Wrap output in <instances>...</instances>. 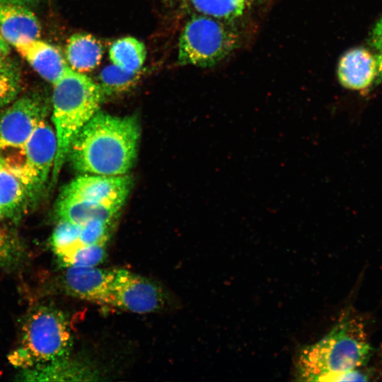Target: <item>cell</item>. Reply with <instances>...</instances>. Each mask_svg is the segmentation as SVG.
<instances>
[{
	"mask_svg": "<svg viewBox=\"0 0 382 382\" xmlns=\"http://www.w3.org/2000/svg\"><path fill=\"white\" fill-rule=\"evenodd\" d=\"M22 325L19 345L8 356L12 366L23 370L69 357L72 337L62 311L51 306H37Z\"/></svg>",
	"mask_w": 382,
	"mask_h": 382,
	"instance_id": "cell-4",
	"label": "cell"
},
{
	"mask_svg": "<svg viewBox=\"0 0 382 382\" xmlns=\"http://www.w3.org/2000/svg\"><path fill=\"white\" fill-rule=\"evenodd\" d=\"M67 268L64 277V285L70 295L108 305L115 270L96 267Z\"/></svg>",
	"mask_w": 382,
	"mask_h": 382,
	"instance_id": "cell-10",
	"label": "cell"
},
{
	"mask_svg": "<svg viewBox=\"0 0 382 382\" xmlns=\"http://www.w3.org/2000/svg\"><path fill=\"white\" fill-rule=\"evenodd\" d=\"M112 221L93 220L81 226L80 243L81 245H106Z\"/></svg>",
	"mask_w": 382,
	"mask_h": 382,
	"instance_id": "cell-25",
	"label": "cell"
},
{
	"mask_svg": "<svg viewBox=\"0 0 382 382\" xmlns=\"http://www.w3.org/2000/svg\"><path fill=\"white\" fill-rule=\"evenodd\" d=\"M337 73L343 87L355 91L365 89L378 76L376 55L362 47L352 48L340 57Z\"/></svg>",
	"mask_w": 382,
	"mask_h": 382,
	"instance_id": "cell-11",
	"label": "cell"
},
{
	"mask_svg": "<svg viewBox=\"0 0 382 382\" xmlns=\"http://www.w3.org/2000/svg\"><path fill=\"white\" fill-rule=\"evenodd\" d=\"M120 208L83 199L59 196L56 212L59 219L83 226L93 220L112 221Z\"/></svg>",
	"mask_w": 382,
	"mask_h": 382,
	"instance_id": "cell-14",
	"label": "cell"
},
{
	"mask_svg": "<svg viewBox=\"0 0 382 382\" xmlns=\"http://www.w3.org/2000/svg\"><path fill=\"white\" fill-rule=\"evenodd\" d=\"M195 13L228 21L239 17L245 7L244 0H180Z\"/></svg>",
	"mask_w": 382,
	"mask_h": 382,
	"instance_id": "cell-19",
	"label": "cell"
},
{
	"mask_svg": "<svg viewBox=\"0 0 382 382\" xmlns=\"http://www.w3.org/2000/svg\"><path fill=\"white\" fill-rule=\"evenodd\" d=\"M245 2L248 1L249 0H244Z\"/></svg>",
	"mask_w": 382,
	"mask_h": 382,
	"instance_id": "cell-31",
	"label": "cell"
},
{
	"mask_svg": "<svg viewBox=\"0 0 382 382\" xmlns=\"http://www.w3.org/2000/svg\"><path fill=\"white\" fill-rule=\"evenodd\" d=\"M3 217H4V214H3V213H2L1 209H0V221H1V220L2 219Z\"/></svg>",
	"mask_w": 382,
	"mask_h": 382,
	"instance_id": "cell-30",
	"label": "cell"
},
{
	"mask_svg": "<svg viewBox=\"0 0 382 382\" xmlns=\"http://www.w3.org/2000/svg\"><path fill=\"white\" fill-rule=\"evenodd\" d=\"M138 78L139 73L128 72L112 64L100 71L98 85L103 96L118 95L129 90Z\"/></svg>",
	"mask_w": 382,
	"mask_h": 382,
	"instance_id": "cell-20",
	"label": "cell"
},
{
	"mask_svg": "<svg viewBox=\"0 0 382 382\" xmlns=\"http://www.w3.org/2000/svg\"><path fill=\"white\" fill-rule=\"evenodd\" d=\"M227 22L203 14L192 15L180 37L178 62L206 67L225 58L238 43V35Z\"/></svg>",
	"mask_w": 382,
	"mask_h": 382,
	"instance_id": "cell-5",
	"label": "cell"
},
{
	"mask_svg": "<svg viewBox=\"0 0 382 382\" xmlns=\"http://www.w3.org/2000/svg\"><path fill=\"white\" fill-rule=\"evenodd\" d=\"M139 137L135 117L98 110L74 137L67 158L83 173L125 175L134 163Z\"/></svg>",
	"mask_w": 382,
	"mask_h": 382,
	"instance_id": "cell-1",
	"label": "cell"
},
{
	"mask_svg": "<svg viewBox=\"0 0 382 382\" xmlns=\"http://www.w3.org/2000/svg\"><path fill=\"white\" fill-rule=\"evenodd\" d=\"M23 0H0V2L1 3H13V4H19L22 2Z\"/></svg>",
	"mask_w": 382,
	"mask_h": 382,
	"instance_id": "cell-29",
	"label": "cell"
},
{
	"mask_svg": "<svg viewBox=\"0 0 382 382\" xmlns=\"http://www.w3.org/2000/svg\"><path fill=\"white\" fill-rule=\"evenodd\" d=\"M21 371L18 380L26 381H79L90 376L81 364L71 361L68 357Z\"/></svg>",
	"mask_w": 382,
	"mask_h": 382,
	"instance_id": "cell-17",
	"label": "cell"
},
{
	"mask_svg": "<svg viewBox=\"0 0 382 382\" xmlns=\"http://www.w3.org/2000/svg\"><path fill=\"white\" fill-rule=\"evenodd\" d=\"M21 89L20 71L16 64L6 59L0 64V109L16 99Z\"/></svg>",
	"mask_w": 382,
	"mask_h": 382,
	"instance_id": "cell-23",
	"label": "cell"
},
{
	"mask_svg": "<svg viewBox=\"0 0 382 382\" xmlns=\"http://www.w3.org/2000/svg\"><path fill=\"white\" fill-rule=\"evenodd\" d=\"M48 112L46 99L34 93L4 107L0 112V156L22 149Z\"/></svg>",
	"mask_w": 382,
	"mask_h": 382,
	"instance_id": "cell-7",
	"label": "cell"
},
{
	"mask_svg": "<svg viewBox=\"0 0 382 382\" xmlns=\"http://www.w3.org/2000/svg\"><path fill=\"white\" fill-rule=\"evenodd\" d=\"M103 96L98 83L69 66L53 84L52 120L57 138V152L50 185L57 183L72 141L98 111Z\"/></svg>",
	"mask_w": 382,
	"mask_h": 382,
	"instance_id": "cell-3",
	"label": "cell"
},
{
	"mask_svg": "<svg viewBox=\"0 0 382 382\" xmlns=\"http://www.w3.org/2000/svg\"><path fill=\"white\" fill-rule=\"evenodd\" d=\"M371 43L378 52L382 51V17L374 27L371 35Z\"/></svg>",
	"mask_w": 382,
	"mask_h": 382,
	"instance_id": "cell-26",
	"label": "cell"
},
{
	"mask_svg": "<svg viewBox=\"0 0 382 382\" xmlns=\"http://www.w3.org/2000/svg\"><path fill=\"white\" fill-rule=\"evenodd\" d=\"M112 64L131 73H139L146 59V51L143 42L132 37L117 39L109 50Z\"/></svg>",
	"mask_w": 382,
	"mask_h": 382,
	"instance_id": "cell-18",
	"label": "cell"
},
{
	"mask_svg": "<svg viewBox=\"0 0 382 382\" xmlns=\"http://www.w3.org/2000/svg\"><path fill=\"white\" fill-rule=\"evenodd\" d=\"M129 175L84 173L74 179L59 196L75 197L121 208L132 187Z\"/></svg>",
	"mask_w": 382,
	"mask_h": 382,
	"instance_id": "cell-9",
	"label": "cell"
},
{
	"mask_svg": "<svg viewBox=\"0 0 382 382\" xmlns=\"http://www.w3.org/2000/svg\"><path fill=\"white\" fill-rule=\"evenodd\" d=\"M378 76L382 80V51L376 55Z\"/></svg>",
	"mask_w": 382,
	"mask_h": 382,
	"instance_id": "cell-28",
	"label": "cell"
},
{
	"mask_svg": "<svg viewBox=\"0 0 382 382\" xmlns=\"http://www.w3.org/2000/svg\"><path fill=\"white\" fill-rule=\"evenodd\" d=\"M40 25L27 8L13 3L0 2V33L14 47L39 39Z\"/></svg>",
	"mask_w": 382,
	"mask_h": 382,
	"instance_id": "cell-12",
	"label": "cell"
},
{
	"mask_svg": "<svg viewBox=\"0 0 382 382\" xmlns=\"http://www.w3.org/2000/svg\"><path fill=\"white\" fill-rule=\"evenodd\" d=\"M9 51V44L4 39L0 33V64L7 59Z\"/></svg>",
	"mask_w": 382,
	"mask_h": 382,
	"instance_id": "cell-27",
	"label": "cell"
},
{
	"mask_svg": "<svg viewBox=\"0 0 382 382\" xmlns=\"http://www.w3.org/2000/svg\"><path fill=\"white\" fill-rule=\"evenodd\" d=\"M106 257L105 245H81L71 253L58 257L65 267H96Z\"/></svg>",
	"mask_w": 382,
	"mask_h": 382,
	"instance_id": "cell-22",
	"label": "cell"
},
{
	"mask_svg": "<svg viewBox=\"0 0 382 382\" xmlns=\"http://www.w3.org/2000/svg\"><path fill=\"white\" fill-rule=\"evenodd\" d=\"M28 206V196L22 181L0 160V209L4 216L16 220Z\"/></svg>",
	"mask_w": 382,
	"mask_h": 382,
	"instance_id": "cell-16",
	"label": "cell"
},
{
	"mask_svg": "<svg viewBox=\"0 0 382 382\" xmlns=\"http://www.w3.org/2000/svg\"><path fill=\"white\" fill-rule=\"evenodd\" d=\"M81 226L64 219H59L50 240L53 251L57 257L64 255L81 246L80 233Z\"/></svg>",
	"mask_w": 382,
	"mask_h": 382,
	"instance_id": "cell-21",
	"label": "cell"
},
{
	"mask_svg": "<svg viewBox=\"0 0 382 382\" xmlns=\"http://www.w3.org/2000/svg\"><path fill=\"white\" fill-rule=\"evenodd\" d=\"M163 304V292L152 281L127 270H115L109 306L143 314L155 312Z\"/></svg>",
	"mask_w": 382,
	"mask_h": 382,
	"instance_id": "cell-8",
	"label": "cell"
},
{
	"mask_svg": "<svg viewBox=\"0 0 382 382\" xmlns=\"http://www.w3.org/2000/svg\"><path fill=\"white\" fill-rule=\"evenodd\" d=\"M56 152L54 129L45 120L22 149L0 156V160L22 181L30 205L38 202L46 190Z\"/></svg>",
	"mask_w": 382,
	"mask_h": 382,
	"instance_id": "cell-6",
	"label": "cell"
},
{
	"mask_svg": "<svg viewBox=\"0 0 382 382\" xmlns=\"http://www.w3.org/2000/svg\"><path fill=\"white\" fill-rule=\"evenodd\" d=\"M103 48L100 42L87 33L71 35L65 49L66 61L74 71L84 73L95 69L100 62Z\"/></svg>",
	"mask_w": 382,
	"mask_h": 382,
	"instance_id": "cell-15",
	"label": "cell"
},
{
	"mask_svg": "<svg viewBox=\"0 0 382 382\" xmlns=\"http://www.w3.org/2000/svg\"><path fill=\"white\" fill-rule=\"evenodd\" d=\"M371 353L362 320L349 309L320 340L300 349L296 376L301 381H334L340 374L364 366Z\"/></svg>",
	"mask_w": 382,
	"mask_h": 382,
	"instance_id": "cell-2",
	"label": "cell"
},
{
	"mask_svg": "<svg viewBox=\"0 0 382 382\" xmlns=\"http://www.w3.org/2000/svg\"><path fill=\"white\" fill-rule=\"evenodd\" d=\"M22 255L18 242L0 228V267L9 270L15 269L20 263Z\"/></svg>",
	"mask_w": 382,
	"mask_h": 382,
	"instance_id": "cell-24",
	"label": "cell"
},
{
	"mask_svg": "<svg viewBox=\"0 0 382 382\" xmlns=\"http://www.w3.org/2000/svg\"><path fill=\"white\" fill-rule=\"evenodd\" d=\"M15 48L42 79L52 85L62 76L69 66L57 47L39 39Z\"/></svg>",
	"mask_w": 382,
	"mask_h": 382,
	"instance_id": "cell-13",
	"label": "cell"
}]
</instances>
